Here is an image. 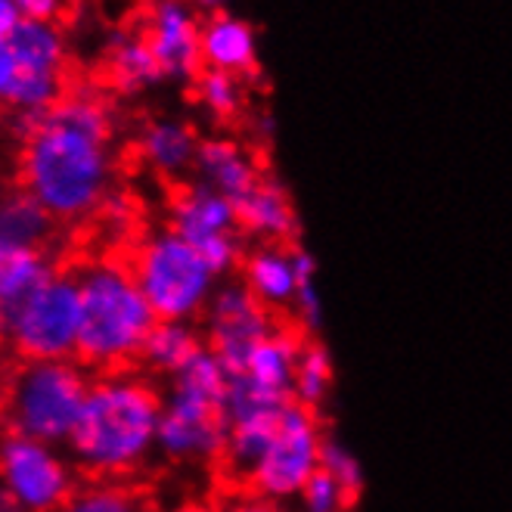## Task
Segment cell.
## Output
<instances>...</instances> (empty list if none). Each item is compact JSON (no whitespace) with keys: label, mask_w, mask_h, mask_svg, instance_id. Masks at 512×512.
<instances>
[{"label":"cell","mask_w":512,"mask_h":512,"mask_svg":"<svg viewBox=\"0 0 512 512\" xmlns=\"http://www.w3.org/2000/svg\"><path fill=\"white\" fill-rule=\"evenodd\" d=\"M280 323L283 320L274 311L264 308L261 301L236 280V283H221V289L215 292L212 305H208L202 317V336H205V348L212 351L230 373L243 364Z\"/></svg>","instance_id":"12"},{"label":"cell","mask_w":512,"mask_h":512,"mask_svg":"<svg viewBox=\"0 0 512 512\" xmlns=\"http://www.w3.org/2000/svg\"><path fill=\"white\" fill-rule=\"evenodd\" d=\"M81 333L78 357L90 370L122 373L140 360L143 345L159 323L128 261L100 258L78 270Z\"/></svg>","instance_id":"3"},{"label":"cell","mask_w":512,"mask_h":512,"mask_svg":"<svg viewBox=\"0 0 512 512\" xmlns=\"http://www.w3.org/2000/svg\"><path fill=\"white\" fill-rule=\"evenodd\" d=\"M171 230L184 236L221 280L230 277L236 267H243L249 252L243 243V230H239L236 202L205 187L202 180H193L174 193Z\"/></svg>","instance_id":"9"},{"label":"cell","mask_w":512,"mask_h":512,"mask_svg":"<svg viewBox=\"0 0 512 512\" xmlns=\"http://www.w3.org/2000/svg\"><path fill=\"white\" fill-rule=\"evenodd\" d=\"M19 180L56 224L103 212L112 190V112L90 90H69L47 112H16Z\"/></svg>","instance_id":"1"},{"label":"cell","mask_w":512,"mask_h":512,"mask_svg":"<svg viewBox=\"0 0 512 512\" xmlns=\"http://www.w3.org/2000/svg\"><path fill=\"white\" fill-rule=\"evenodd\" d=\"M128 264L159 320L196 323L205 317L224 283L208 267V261L171 227L143 236Z\"/></svg>","instance_id":"5"},{"label":"cell","mask_w":512,"mask_h":512,"mask_svg":"<svg viewBox=\"0 0 512 512\" xmlns=\"http://www.w3.org/2000/svg\"><path fill=\"white\" fill-rule=\"evenodd\" d=\"M106 75L115 90L122 94H140V90L156 87L165 81V72L159 66L156 53L149 50L146 38L137 32H118L109 41V56H106Z\"/></svg>","instance_id":"20"},{"label":"cell","mask_w":512,"mask_h":512,"mask_svg":"<svg viewBox=\"0 0 512 512\" xmlns=\"http://www.w3.org/2000/svg\"><path fill=\"white\" fill-rule=\"evenodd\" d=\"M308 339L289 323H280L243 364L230 370V391H227V413H283L295 404L292 385L298 354Z\"/></svg>","instance_id":"10"},{"label":"cell","mask_w":512,"mask_h":512,"mask_svg":"<svg viewBox=\"0 0 512 512\" xmlns=\"http://www.w3.org/2000/svg\"><path fill=\"white\" fill-rule=\"evenodd\" d=\"M230 373L212 351H202L190 367L171 379L162 398L159 454L174 463L224 460L230 413Z\"/></svg>","instance_id":"4"},{"label":"cell","mask_w":512,"mask_h":512,"mask_svg":"<svg viewBox=\"0 0 512 512\" xmlns=\"http://www.w3.org/2000/svg\"><path fill=\"white\" fill-rule=\"evenodd\" d=\"M202 69L236 78L258 75V32L239 16L212 13L202 22Z\"/></svg>","instance_id":"15"},{"label":"cell","mask_w":512,"mask_h":512,"mask_svg":"<svg viewBox=\"0 0 512 512\" xmlns=\"http://www.w3.org/2000/svg\"><path fill=\"white\" fill-rule=\"evenodd\" d=\"M7 47L25 66L66 72V41H63V32H59V25L53 22L22 19L16 25V32L10 35Z\"/></svg>","instance_id":"23"},{"label":"cell","mask_w":512,"mask_h":512,"mask_svg":"<svg viewBox=\"0 0 512 512\" xmlns=\"http://www.w3.org/2000/svg\"><path fill=\"white\" fill-rule=\"evenodd\" d=\"M239 230L255 243H295L298 212L289 190L274 177H261L258 187L236 202Z\"/></svg>","instance_id":"16"},{"label":"cell","mask_w":512,"mask_h":512,"mask_svg":"<svg viewBox=\"0 0 512 512\" xmlns=\"http://www.w3.org/2000/svg\"><path fill=\"white\" fill-rule=\"evenodd\" d=\"M323 444L326 432L320 426L317 410L289 404L261 460L246 475L249 491L274 503L298 500L305 485L323 466Z\"/></svg>","instance_id":"8"},{"label":"cell","mask_w":512,"mask_h":512,"mask_svg":"<svg viewBox=\"0 0 512 512\" xmlns=\"http://www.w3.org/2000/svg\"><path fill=\"white\" fill-rule=\"evenodd\" d=\"M193 87H196L199 106L212 118H218V122H230V118H236L239 109H243V97H246L243 78L215 72V69H202Z\"/></svg>","instance_id":"26"},{"label":"cell","mask_w":512,"mask_h":512,"mask_svg":"<svg viewBox=\"0 0 512 512\" xmlns=\"http://www.w3.org/2000/svg\"><path fill=\"white\" fill-rule=\"evenodd\" d=\"M221 512H286V509H283V503H274V500H267L255 491H243L233 500H227Z\"/></svg>","instance_id":"30"},{"label":"cell","mask_w":512,"mask_h":512,"mask_svg":"<svg viewBox=\"0 0 512 512\" xmlns=\"http://www.w3.org/2000/svg\"><path fill=\"white\" fill-rule=\"evenodd\" d=\"M59 512H149L137 488L118 478H97L63 503Z\"/></svg>","instance_id":"25"},{"label":"cell","mask_w":512,"mask_h":512,"mask_svg":"<svg viewBox=\"0 0 512 512\" xmlns=\"http://www.w3.org/2000/svg\"><path fill=\"white\" fill-rule=\"evenodd\" d=\"M190 4H193L196 10H208V13H221V7H224V0H190Z\"/></svg>","instance_id":"35"},{"label":"cell","mask_w":512,"mask_h":512,"mask_svg":"<svg viewBox=\"0 0 512 512\" xmlns=\"http://www.w3.org/2000/svg\"><path fill=\"white\" fill-rule=\"evenodd\" d=\"M22 19L32 22H59L69 13V0H13Z\"/></svg>","instance_id":"29"},{"label":"cell","mask_w":512,"mask_h":512,"mask_svg":"<svg viewBox=\"0 0 512 512\" xmlns=\"http://www.w3.org/2000/svg\"><path fill=\"white\" fill-rule=\"evenodd\" d=\"M81 286L72 270L53 274L0 320V336L10 339L25 360H69L78 354Z\"/></svg>","instance_id":"7"},{"label":"cell","mask_w":512,"mask_h":512,"mask_svg":"<svg viewBox=\"0 0 512 512\" xmlns=\"http://www.w3.org/2000/svg\"><path fill=\"white\" fill-rule=\"evenodd\" d=\"M90 379L69 360H28L13 376L7 419L13 435L44 444H69L84 410Z\"/></svg>","instance_id":"6"},{"label":"cell","mask_w":512,"mask_h":512,"mask_svg":"<svg viewBox=\"0 0 512 512\" xmlns=\"http://www.w3.org/2000/svg\"><path fill=\"white\" fill-rule=\"evenodd\" d=\"M0 512H28V509H25L4 485H0Z\"/></svg>","instance_id":"34"},{"label":"cell","mask_w":512,"mask_h":512,"mask_svg":"<svg viewBox=\"0 0 512 512\" xmlns=\"http://www.w3.org/2000/svg\"><path fill=\"white\" fill-rule=\"evenodd\" d=\"M205 351V336L196 323L184 320H159L149 333L140 360L146 370H153L159 376L174 379L184 367H190L193 360Z\"/></svg>","instance_id":"19"},{"label":"cell","mask_w":512,"mask_h":512,"mask_svg":"<svg viewBox=\"0 0 512 512\" xmlns=\"http://www.w3.org/2000/svg\"><path fill=\"white\" fill-rule=\"evenodd\" d=\"M314 274V258L295 243H255L239 267V283L280 317L295 308L301 292L314 286Z\"/></svg>","instance_id":"13"},{"label":"cell","mask_w":512,"mask_h":512,"mask_svg":"<svg viewBox=\"0 0 512 512\" xmlns=\"http://www.w3.org/2000/svg\"><path fill=\"white\" fill-rule=\"evenodd\" d=\"M323 469L329 475H336L354 500L360 497V491H364V466H360V460L351 454L342 441L329 438V435H326V444H323Z\"/></svg>","instance_id":"28"},{"label":"cell","mask_w":512,"mask_h":512,"mask_svg":"<svg viewBox=\"0 0 512 512\" xmlns=\"http://www.w3.org/2000/svg\"><path fill=\"white\" fill-rule=\"evenodd\" d=\"M298 503H301V512H351L357 500L345 491V485L336 475H329L320 466V472L308 481L305 491H301Z\"/></svg>","instance_id":"27"},{"label":"cell","mask_w":512,"mask_h":512,"mask_svg":"<svg viewBox=\"0 0 512 512\" xmlns=\"http://www.w3.org/2000/svg\"><path fill=\"white\" fill-rule=\"evenodd\" d=\"M333 382H336L333 357H329V351L320 342L308 339L298 354V367H295V385H292L295 404L308 410H320V404L333 395Z\"/></svg>","instance_id":"24"},{"label":"cell","mask_w":512,"mask_h":512,"mask_svg":"<svg viewBox=\"0 0 512 512\" xmlns=\"http://www.w3.org/2000/svg\"><path fill=\"white\" fill-rule=\"evenodd\" d=\"M162 395L137 373H103L90 382L69 438L75 463L94 478H122L159 450Z\"/></svg>","instance_id":"2"},{"label":"cell","mask_w":512,"mask_h":512,"mask_svg":"<svg viewBox=\"0 0 512 512\" xmlns=\"http://www.w3.org/2000/svg\"><path fill=\"white\" fill-rule=\"evenodd\" d=\"M165 512H218V509H212V506L202 503V500H180V503L168 506Z\"/></svg>","instance_id":"33"},{"label":"cell","mask_w":512,"mask_h":512,"mask_svg":"<svg viewBox=\"0 0 512 512\" xmlns=\"http://www.w3.org/2000/svg\"><path fill=\"white\" fill-rule=\"evenodd\" d=\"M56 230L47 208L25 190L0 196V243L4 249H35L41 252Z\"/></svg>","instance_id":"21"},{"label":"cell","mask_w":512,"mask_h":512,"mask_svg":"<svg viewBox=\"0 0 512 512\" xmlns=\"http://www.w3.org/2000/svg\"><path fill=\"white\" fill-rule=\"evenodd\" d=\"M0 255H4V243H0Z\"/></svg>","instance_id":"36"},{"label":"cell","mask_w":512,"mask_h":512,"mask_svg":"<svg viewBox=\"0 0 512 512\" xmlns=\"http://www.w3.org/2000/svg\"><path fill=\"white\" fill-rule=\"evenodd\" d=\"M53 267L47 264L44 252L35 249H4L0 255V320H4L19 301L32 295Z\"/></svg>","instance_id":"22"},{"label":"cell","mask_w":512,"mask_h":512,"mask_svg":"<svg viewBox=\"0 0 512 512\" xmlns=\"http://www.w3.org/2000/svg\"><path fill=\"white\" fill-rule=\"evenodd\" d=\"M13 72H16L13 53H10L7 44H4V47H0V106H4V100H7V90H10Z\"/></svg>","instance_id":"32"},{"label":"cell","mask_w":512,"mask_h":512,"mask_svg":"<svg viewBox=\"0 0 512 512\" xmlns=\"http://www.w3.org/2000/svg\"><path fill=\"white\" fill-rule=\"evenodd\" d=\"M196 177L205 187L218 190L221 196L239 202L249 196L258 180L264 177L258 162L246 146H239L230 137H208L199 143V156H196Z\"/></svg>","instance_id":"17"},{"label":"cell","mask_w":512,"mask_h":512,"mask_svg":"<svg viewBox=\"0 0 512 512\" xmlns=\"http://www.w3.org/2000/svg\"><path fill=\"white\" fill-rule=\"evenodd\" d=\"M165 78L196 81L202 72V22L190 0H156L143 32Z\"/></svg>","instance_id":"14"},{"label":"cell","mask_w":512,"mask_h":512,"mask_svg":"<svg viewBox=\"0 0 512 512\" xmlns=\"http://www.w3.org/2000/svg\"><path fill=\"white\" fill-rule=\"evenodd\" d=\"M199 137L187 122L177 118H156L140 131L137 149L140 159L162 177H180L196 168L199 156Z\"/></svg>","instance_id":"18"},{"label":"cell","mask_w":512,"mask_h":512,"mask_svg":"<svg viewBox=\"0 0 512 512\" xmlns=\"http://www.w3.org/2000/svg\"><path fill=\"white\" fill-rule=\"evenodd\" d=\"M19 22H22V16H19L13 0H0V47L10 41V35L16 32Z\"/></svg>","instance_id":"31"},{"label":"cell","mask_w":512,"mask_h":512,"mask_svg":"<svg viewBox=\"0 0 512 512\" xmlns=\"http://www.w3.org/2000/svg\"><path fill=\"white\" fill-rule=\"evenodd\" d=\"M0 485L28 512H59L75 494V475L53 444L10 435L0 441Z\"/></svg>","instance_id":"11"}]
</instances>
